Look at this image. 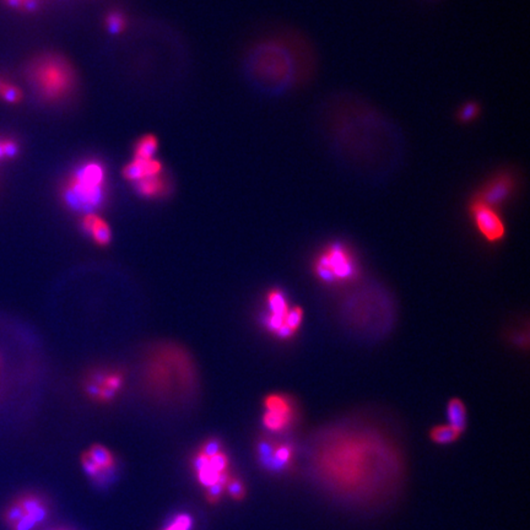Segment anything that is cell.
Wrapping results in <instances>:
<instances>
[{
  "mask_svg": "<svg viewBox=\"0 0 530 530\" xmlns=\"http://www.w3.org/2000/svg\"><path fill=\"white\" fill-rule=\"evenodd\" d=\"M309 466L329 494L363 505L395 489L402 459L395 443L376 427L345 423L328 427L312 440Z\"/></svg>",
  "mask_w": 530,
  "mask_h": 530,
  "instance_id": "cell-1",
  "label": "cell"
},
{
  "mask_svg": "<svg viewBox=\"0 0 530 530\" xmlns=\"http://www.w3.org/2000/svg\"><path fill=\"white\" fill-rule=\"evenodd\" d=\"M322 129L337 161L360 173H386L402 165L405 142L395 123L362 98L340 93L322 108Z\"/></svg>",
  "mask_w": 530,
  "mask_h": 530,
  "instance_id": "cell-2",
  "label": "cell"
},
{
  "mask_svg": "<svg viewBox=\"0 0 530 530\" xmlns=\"http://www.w3.org/2000/svg\"><path fill=\"white\" fill-rule=\"evenodd\" d=\"M245 72L255 88L281 96L302 88L314 78L318 58L312 43L292 31L257 41L245 55Z\"/></svg>",
  "mask_w": 530,
  "mask_h": 530,
  "instance_id": "cell-3",
  "label": "cell"
},
{
  "mask_svg": "<svg viewBox=\"0 0 530 530\" xmlns=\"http://www.w3.org/2000/svg\"><path fill=\"white\" fill-rule=\"evenodd\" d=\"M26 79L34 93L47 103L62 102L76 88V73L60 54L43 53L29 60Z\"/></svg>",
  "mask_w": 530,
  "mask_h": 530,
  "instance_id": "cell-4",
  "label": "cell"
},
{
  "mask_svg": "<svg viewBox=\"0 0 530 530\" xmlns=\"http://www.w3.org/2000/svg\"><path fill=\"white\" fill-rule=\"evenodd\" d=\"M106 191V168L101 162L90 160L81 163L69 177L62 196L69 208L90 214L102 205Z\"/></svg>",
  "mask_w": 530,
  "mask_h": 530,
  "instance_id": "cell-5",
  "label": "cell"
},
{
  "mask_svg": "<svg viewBox=\"0 0 530 530\" xmlns=\"http://www.w3.org/2000/svg\"><path fill=\"white\" fill-rule=\"evenodd\" d=\"M314 273L325 284H343L356 279L358 264L348 247L335 242L317 257Z\"/></svg>",
  "mask_w": 530,
  "mask_h": 530,
  "instance_id": "cell-6",
  "label": "cell"
},
{
  "mask_svg": "<svg viewBox=\"0 0 530 530\" xmlns=\"http://www.w3.org/2000/svg\"><path fill=\"white\" fill-rule=\"evenodd\" d=\"M518 184L519 179L515 170L502 168L489 177L473 198L498 210L515 196Z\"/></svg>",
  "mask_w": 530,
  "mask_h": 530,
  "instance_id": "cell-7",
  "label": "cell"
},
{
  "mask_svg": "<svg viewBox=\"0 0 530 530\" xmlns=\"http://www.w3.org/2000/svg\"><path fill=\"white\" fill-rule=\"evenodd\" d=\"M263 425L269 432H285L296 421V407L285 394H270L265 398Z\"/></svg>",
  "mask_w": 530,
  "mask_h": 530,
  "instance_id": "cell-8",
  "label": "cell"
},
{
  "mask_svg": "<svg viewBox=\"0 0 530 530\" xmlns=\"http://www.w3.org/2000/svg\"><path fill=\"white\" fill-rule=\"evenodd\" d=\"M469 212L474 225L486 240L495 243L505 237V226L497 209L471 198Z\"/></svg>",
  "mask_w": 530,
  "mask_h": 530,
  "instance_id": "cell-9",
  "label": "cell"
},
{
  "mask_svg": "<svg viewBox=\"0 0 530 530\" xmlns=\"http://www.w3.org/2000/svg\"><path fill=\"white\" fill-rule=\"evenodd\" d=\"M162 167L161 162L157 158H150V160H140V158H132V161L123 168V177L127 181L135 183V182L142 181L147 177L157 176L161 175Z\"/></svg>",
  "mask_w": 530,
  "mask_h": 530,
  "instance_id": "cell-10",
  "label": "cell"
},
{
  "mask_svg": "<svg viewBox=\"0 0 530 530\" xmlns=\"http://www.w3.org/2000/svg\"><path fill=\"white\" fill-rule=\"evenodd\" d=\"M294 446L289 442L274 441L273 454L270 461L269 469L271 473H286L291 470L294 464Z\"/></svg>",
  "mask_w": 530,
  "mask_h": 530,
  "instance_id": "cell-11",
  "label": "cell"
},
{
  "mask_svg": "<svg viewBox=\"0 0 530 530\" xmlns=\"http://www.w3.org/2000/svg\"><path fill=\"white\" fill-rule=\"evenodd\" d=\"M81 227L88 235L93 237V240L100 245H107L111 242L112 233L107 222L102 217L90 212L83 216L81 220Z\"/></svg>",
  "mask_w": 530,
  "mask_h": 530,
  "instance_id": "cell-12",
  "label": "cell"
},
{
  "mask_svg": "<svg viewBox=\"0 0 530 530\" xmlns=\"http://www.w3.org/2000/svg\"><path fill=\"white\" fill-rule=\"evenodd\" d=\"M134 186L137 193L144 198H160L167 196L170 191V183L166 176L157 175V176L147 177L142 181L135 182Z\"/></svg>",
  "mask_w": 530,
  "mask_h": 530,
  "instance_id": "cell-13",
  "label": "cell"
},
{
  "mask_svg": "<svg viewBox=\"0 0 530 530\" xmlns=\"http://www.w3.org/2000/svg\"><path fill=\"white\" fill-rule=\"evenodd\" d=\"M15 502L22 508L25 515L32 517L37 524L44 522L48 517V508L46 507L43 501L41 500L39 496L25 495Z\"/></svg>",
  "mask_w": 530,
  "mask_h": 530,
  "instance_id": "cell-14",
  "label": "cell"
},
{
  "mask_svg": "<svg viewBox=\"0 0 530 530\" xmlns=\"http://www.w3.org/2000/svg\"><path fill=\"white\" fill-rule=\"evenodd\" d=\"M447 415L449 420V426L453 427L456 431L463 433L466 428V409L464 402L459 399H451L448 402Z\"/></svg>",
  "mask_w": 530,
  "mask_h": 530,
  "instance_id": "cell-15",
  "label": "cell"
},
{
  "mask_svg": "<svg viewBox=\"0 0 530 530\" xmlns=\"http://www.w3.org/2000/svg\"><path fill=\"white\" fill-rule=\"evenodd\" d=\"M157 149H158V140L155 135L147 134L144 137H140L134 144V157L132 158H140V160H150L154 158L156 155Z\"/></svg>",
  "mask_w": 530,
  "mask_h": 530,
  "instance_id": "cell-16",
  "label": "cell"
},
{
  "mask_svg": "<svg viewBox=\"0 0 530 530\" xmlns=\"http://www.w3.org/2000/svg\"><path fill=\"white\" fill-rule=\"evenodd\" d=\"M88 453L102 470H109L116 464L112 453L101 444H93L90 447Z\"/></svg>",
  "mask_w": 530,
  "mask_h": 530,
  "instance_id": "cell-17",
  "label": "cell"
},
{
  "mask_svg": "<svg viewBox=\"0 0 530 530\" xmlns=\"http://www.w3.org/2000/svg\"><path fill=\"white\" fill-rule=\"evenodd\" d=\"M0 100L9 104H19L24 100V93L15 83L0 78Z\"/></svg>",
  "mask_w": 530,
  "mask_h": 530,
  "instance_id": "cell-18",
  "label": "cell"
},
{
  "mask_svg": "<svg viewBox=\"0 0 530 530\" xmlns=\"http://www.w3.org/2000/svg\"><path fill=\"white\" fill-rule=\"evenodd\" d=\"M461 433L449 425H438L430 432L432 441L437 444H451L459 438Z\"/></svg>",
  "mask_w": 530,
  "mask_h": 530,
  "instance_id": "cell-19",
  "label": "cell"
},
{
  "mask_svg": "<svg viewBox=\"0 0 530 530\" xmlns=\"http://www.w3.org/2000/svg\"><path fill=\"white\" fill-rule=\"evenodd\" d=\"M230 476L231 474L229 471L224 473V474H221L220 479H219V481L216 484L206 487L205 498L208 501V503L216 505V503L220 502L222 496L225 494L226 482L230 479Z\"/></svg>",
  "mask_w": 530,
  "mask_h": 530,
  "instance_id": "cell-20",
  "label": "cell"
},
{
  "mask_svg": "<svg viewBox=\"0 0 530 530\" xmlns=\"http://www.w3.org/2000/svg\"><path fill=\"white\" fill-rule=\"evenodd\" d=\"M266 301L269 304L270 313L286 314L287 313V301L285 294L280 290L274 289L270 291L266 296Z\"/></svg>",
  "mask_w": 530,
  "mask_h": 530,
  "instance_id": "cell-21",
  "label": "cell"
},
{
  "mask_svg": "<svg viewBox=\"0 0 530 530\" xmlns=\"http://www.w3.org/2000/svg\"><path fill=\"white\" fill-rule=\"evenodd\" d=\"M225 492H227V495L230 496L232 500L240 502L245 500L247 496V487L240 477L231 475L230 479L226 482Z\"/></svg>",
  "mask_w": 530,
  "mask_h": 530,
  "instance_id": "cell-22",
  "label": "cell"
},
{
  "mask_svg": "<svg viewBox=\"0 0 530 530\" xmlns=\"http://www.w3.org/2000/svg\"><path fill=\"white\" fill-rule=\"evenodd\" d=\"M19 142L10 137H0V163L19 155Z\"/></svg>",
  "mask_w": 530,
  "mask_h": 530,
  "instance_id": "cell-23",
  "label": "cell"
},
{
  "mask_svg": "<svg viewBox=\"0 0 530 530\" xmlns=\"http://www.w3.org/2000/svg\"><path fill=\"white\" fill-rule=\"evenodd\" d=\"M480 106L475 101H469L458 109L456 117L458 122L468 124V123L474 122L476 118L480 116Z\"/></svg>",
  "mask_w": 530,
  "mask_h": 530,
  "instance_id": "cell-24",
  "label": "cell"
},
{
  "mask_svg": "<svg viewBox=\"0 0 530 530\" xmlns=\"http://www.w3.org/2000/svg\"><path fill=\"white\" fill-rule=\"evenodd\" d=\"M106 27L112 34H121L127 27V19L122 13L112 11L106 18Z\"/></svg>",
  "mask_w": 530,
  "mask_h": 530,
  "instance_id": "cell-25",
  "label": "cell"
},
{
  "mask_svg": "<svg viewBox=\"0 0 530 530\" xmlns=\"http://www.w3.org/2000/svg\"><path fill=\"white\" fill-rule=\"evenodd\" d=\"M196 479L198 482L201 484L203 487H209V486L216 484L219 479H220V474H217L215 470L211 469V466H209V461L203 469L196 473Z\"/></svg>",
  "mask_w": 530,
  "mask_h": 530,
  "instance_id": "cell-26",
  "label": "cell"
},
{
  "mask_svg": "<svg viewBox=\"0 0 530 530\" xmlns=\"http://www.w3.org/2000/svg\"><path fill=\"white\" fill-rule=\"evenodd\" d=\"M209 466H211L212 470H215L220 475L221 474H224V473H227L229 471V466H230L229 456H227L225 451H219L215 456L209 458Z\"/></svg>",
  "mask_w": 530,
  "mask_h": 530,
  "instance_id": "cell-27",
  "label": "cell"
},
{
  "mask_svg": "<svg viewBox=\"0 0 530 530\" xmlns=\"http://www.w3.org/2000/svg\"><path fill=\"white\" fill-rule=\"evenodd\" d=\"M193 518L186 513L176 515L170 524L163 530H191Z\"/></svg>",
  "mask_w": 530,
  "mask_h": 530,
  "instance_id": "cell-28",
  "label": "cell"
},
{
  "mask_svg": "<svg viewBox=\"0 0 530 530\" xmlns=\"http://www.w3.org/2000/svg\"><path fill=\"white\" fill-rule=\"evenodd\" d=\"M302 319H304V311H302V308L301 307H294V308L287 311L286 317H285V324L294 333L299 329L301 323H302Z\"/></svg>",
  "mask_w": 530,
  "mask_h": 530,
  "instance_id": "cell-29",
  "label": "cell"
},
{
  "mask_svg": "<svg viewBox=\"0 0 530 530\" xmlns=\"http://www.w3.org/2000/svg\"><path fill=\"white\" fill-rule=\"evenodd\" d=\"M81 466H83V469L85 470V473H86L90 477H97V476L103 471L102 469L97 466V463L93 461V458L90 456L88 451H85V453L81 454Z\"/></svg>",
  "mask_w": 530,
  "mask_h": 530,
  "instance_id": "cell-30",
  "label": "cell"
},
{
  "mask_svg": "<svg viewBox=\"0 0 530 530\" xmlns=\"http://www.w3.org/2000/svg\"><path fill=\"white\" fill-rule=\"evenodd\" d=\"M222 451V444L217 438H209L204 442V444L201 447L199 451L203 453L204 456H215L219 451Z\"/></svg>",
  "mask_w": 530,
  "mask_h": 530,
  "instance_id": "cell-31",
  "label": "cell"
},
{
  "mask_svg": "<svg viewBox=\"0 0 530 530\" xmlns=\"http://www.w3.org/2000/svg\"><path fill=\"white\" fill-rule=\"evenodd\" d=\"M24 515L25 513L22 508H21L16 502H14V503L10 505L9 508L6 510V512H5L4 519L5 522L11 526V525H14L16 522H19Z\"/></svg>",
  "mask_w": 530,
  "mask_h": 530,
  "instance_id": "cell-32",
  "label": "cell"
},
{
  "mask_svg": "<svg viewBox=\"0 0 530 530\" xmlns=\"http://www.w3.org/2000/svg\"><path fill=\"white\" fill-rule=\"evenodd\" d=\"M36 525H37V523L32 517L25 515L19 522L11 525V528H13V530H32Z\"/></svg>",
  "mask_w": 530,
  "mask_h": 530,
  "instance_id": "cell-33",
  "label": "cell"
},
{
  "mask_svg": "<svg viewBox=\"0 0 530 530\" xmlns=\"http://www.w3.org/2000/svg\"><path fill=\"white\" fill-rule=\"evenodd\" d=\"M0 367H1V358H0Z\"/></svg>",
  "mask_w": 530,
  "mask_h": 530,
  "instance_id": "cell-34",
  "label": "cell"
}]
</instances>
